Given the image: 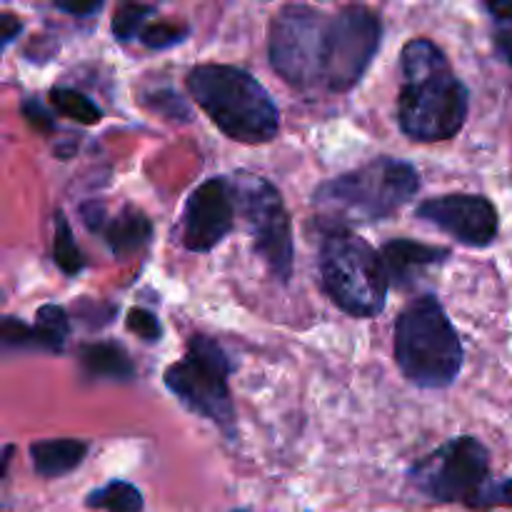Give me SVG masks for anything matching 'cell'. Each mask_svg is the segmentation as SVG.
<instances>
[{"mask_svg": "<svg viewBox=\"0 0 512 512\" xmlns=\"http://www.w3.org/2000/svg\"><path fill=\"white\" fill-rule=\"evenodd\" d=\"M405 85L398 95L403 133L423 143L450 140L468 118V88L450 70L443 50L428 38H413L400 53Z\"/></svg>", "mask_w": 512, "mask_h": 512, "instance_id": "obj_1", "label": "cell"}, {"mask_svg": "<svg viewBox=\"0 0 512 512\" xmlns=\"http://www.w3.org/2000/svg\"><path fill=\"white\" fill-rule=\"evenodd\" d=\"M190 95L228 138L240 143H270L280 130V115L268 90L233 65H198L188 73Z\"/></svg>", "mask_w": 512, "mask_h": 512, "instance_id": "obj_2", "label": "cell"}, {"mask_svg": "<svg viewBox=\"0 0 512 512\" xmlns=\"http://www.w3.org/2000/svg\"><path fill=\"white\" fill-rule=\"evenodd\" d=\"M395 360L405 378L420 388H448L458 378L463 343L433 295L413 300L400 313L395 323Z\"/></svg>", "mask_w": 512, "mask_h": 512, "instance_id": "obj_3", "label": "cell"}, {"mask_svg": "<svg viewBox=\"0 0 512 512\" xmlns=\"http://www.w3.org/2000/svg\"><path fill=\"white\" fill-rule=\"evenodd\" d=\"M323 290L343 313L373 318L388 298V270L383 255L350 230H333L320 245Z\"/></svg>", "mask_w": 512, "mask_h": 512, "instance_id": "obj_4", "label": "cell"}, {"mask_svg": "<svg viewBox=\"0 0 512 512\" xmlns=\"http://www.w3.org/2000/svg\"><path fill=\"white\" fill-rule=\"evenodd\" d=\"M420 188L418 170L395 158H375L368 165L338 175L315 190V203L343 218L375 223L398 213Z\"/></svg>", "mask_w": 512, "mask_h": 512, "instance_id": "obj_5", "label": "cell"}, {"mask_svg": "<svg viewBox=\"0 0 512 512\" xmlns=\"http://www.w3.org/2000/svg\"><path fill=\"white\" fill-rule=\"evenodd\" d=\"M230 363L223 348L208 335H195L185 348L183 360L165 370V388L188 410L213 420L233 438L235 408L230 400Z\"/></svg>", "mask_w": 512, "mask_h": 512, "instance_id": "obj_6", "label": "cell"}, {"mask_svg": "<svg viewBox=\"0 0 512 512\" xmlns=\"http://www.w3.org/2000/svg\"><path fill=\"white\" fill-rule=\"evenodd\" d=\"M383 38V23L373 10L348 5L328 13L320 48V83L323 93H345L368 70Z\"/></svg>", "mask_w": 512, "mask_h": 512, "instance_id": "obj_7", "label": "cell"}, {"mask_svg": "<svg viewBox=\"0 0 512 512\" xmlns=\"http://www.w3.org/2000/svg\"><path fill=\"white\" fill-rule=\"evenodd\" d=\"M328 13L310 5H285L270 23L268 53L275 73L300 93H323L320 48Z\"/></svg>", "mask_w": 512, "mask_h": 512, "instance_id": "obj_8", "label": "cell"}, {"mask_svg": "<svg viewBox=\"0 0 512 512\" xmlns=\"http://www.w3.org/2000/svg\"><path fill=\"white\" fill-rule=\"evenodd\" d=\"M235 205L253 233L255 250L268 263L280 283L293 275V228L285 210L283 195L263 178L238 175L233 183Z\"/></svg>", "mask_w": 512, "mask_h": 512, "instance_id": "obj_9", "label": "cell"}, {"mask_svg": "<svg viewBox=\"0 0 512 512\" xmlns=\"http://www.w3.org/2000/svg\"><path fill=\"white\" fill-rule=\"evenodd\" d=\"M490 455L480 440L453 438L443 448L420 460L413 470V478L425 495L438 503H465L475 498L480 488L488 483Z\"/></svg>", "mask_w": 512, "mask_h": 512, "instance_id": "obj_10", "label": "cell"}, {"mask_svg": "<svg viewBox=\"0 0 512 512\" xmlns=\"http://www.w3.org/2000/svg\"><path fill=\"white\" fill-rule=\"evenodd\" d=\"M415 215L473 248H485L498 235V210L483 195H440L420 203Z\"/></svg>", "mask_w": 512, "mask_h": 512, "instance_id": "obj_11", "label": "cell"}, {"mask_svg": "<svg viewBox=\"0 0 512 512\" xmlns=\"http://www.w3.org/2000/svg\"><path fill=\"white\" fill-rule=\"evenodd\" d=\"M233 183L225 178H210L190 193L183 210V245L193 253H208L235 223Z\"/></svg>", "mask_w": 512, "mask_h": 512, "instance_id": "obj_12", "label": "cell"}, {"mask_svg": "<svg viewBox=\"0 0 512 512\" xmlns=\"http://www.w3.org/2000/svg\"><path fill=\"white\" fill-rule=\"evenodd\" d=\"M83 218L93 233H103L110 253L118 260L135 255L153 238V225H150L148 215L135 208H125L115 218H105L103 205L88 203L83 205Z\"/></svg>", "mask_w": 512, "mask_h": 512, "instance_id": "obj_13", "label": "cell"}, {"mask_svg": "<svg viewBox=\"0 0 512 512\" xmlns=\"http://www.w3.org/2000/svg\"><path fill=\"white\" fill-rule=\"evenodd\" d=\"M380 255H383L388 278L398 285H410L420 270L443 263L450 253L443 248H433V245L413 243L408 238H395L383 245Z\"/></svg>", "mask_w": 512, "mask_h": 512, "instance_id": "obj_14", "label": "cell"}, {"mask_svg": "<svg viewBox=\"0 0 512 512\" xmlns=\"http://www.w3.org/2000/svg\"><path fill=\"white\" fill-rule=\"evenodd\" d=\"M88 455V443L85 440L60 438V440H40L30 445V458L33 468L40 478H60L68 475L83 463Z\"/></svg>", "mask_w": 512, "mask_h": 512, "instance_id": "obj_15", "label": "cell"}, {"mask_svg": "<svg viewBox=\"0 0 512 512\" xmlns=\"http://www.w3.org/2000/svg\"><path fill=\"white\" fill-rule=\"evenodd\" d=\"M78 358L83 368L95 378L130 380L135 375L133 360L123 348L113 343H88L80 345Z\"/></svg>", "mask_w": 512, "mask_h": 512, "instance_id": "obj_16", "label": "cell"}, {"mask_svg": "<svg viewBox=\"0 0 512 512\" xmlns=\"http://www.w3.org/2000/svg\"><path fill=\"white\" fill-rule=\"evenodd\" d=\"M85 505L105 512H143L145 500L135 485L125 483V480H110L103 488L93 490L85 498Z\"/></svg>", "mask_w": 512, "mask_h": 512, "instance_id": "obj_17", "label": "cell"}, {"mask_svg": "<svg viewBox=\"0 0 512 512\" xmlns=\"http://www.w3.org/2000/svg\"><path fill=\"white\" fill-rule=\"evenodd\" d=\"M35 343L40 350H48V353H63L65 340L70 335V318L60 305H43V308L35 313Z\"/></svg>", "mask_w": 512, "mask_h": 512, "instance_id": "obj_18", "label": "cell"}, {"mask_svg": "<svg viewBox=\"0 0 512 512\" xmlns=\"http://www.w3.org/2000/svg\"><path fill=\"white\" fill-rule=\"evenodd\" d=\"M50 103H53L55 110L65 115L70 120H78L83 125H95L100 118H103V110L83 95L80 90L73 88H53L50 90Z\"/></svg>", "mask_w": 512, "mask_h": 512, "instance_id": "obj_19", "label": "cell"}, {"mask_svg": "<svg viewBox=\"0 0 512 512\" xmlns=\"http://www.w3.org/2000/svg\"><path fill=\"white\" fill-rule=\"evenodd\" d=\"M53 258L55 265L63 270L65 275H78L85 268L83 250L75 245L73 230H70L68 220L63 213L55 215V240H53Z\"/></svg>", "mask_w": 512, "mask_h": 512, "instance_id": "obj_20", "label": "cell"}, {"mask_svg": "<svg viewBox=\"0 0 512 512\" xmlns=\"http://www.w3.org/2000/svg\"><path fill=\"white\" fill-rule=\"evenodd\" d=\"M150 15H155L153 5L125 3V5H120L118 10H115L110 28H113L115 38L123 40V43H128V40H133L135 35L143 33L145 25H148Z\"/></svg>", "mask_w": 512, "mask_h": 512, "instance_id": "obj_21", "label": "cell"}, {"mask_svg": "<svg viewBox=\"0 0 512 512\" xmlns=\"http://www.w3.org/2000/svg\"><path fill=\"white\" fill-rule=\"evenodd\" d=\"M190 28L185 20L178 18H165V20H155V23L145 25V30L140 33V40H143L148 48L153 50H163V48H173V45L183 43L188 38Z\"/></svg>", "mask_w": 512, "mask_h": 512, "instance_id": "obj_22", "label": "cell"}, {"mask_svg": "<svg viewBox=\"0 0 512 512\" xmlns=\"http://www.w3.org/2000/svg\"><path fill=\"white\" fill-rule=\"evenodd\" d=\"M512 508V478L505 480H488L483 488L475 493V498L470 500L468 508H480V510H488V508Z\"/></svg>", "mask_w": 512, "mask_h": 512, "instance_id": "obj_23", "label": "cell"}, {"mask_svg": "<svg viewBox=\"0 0 512 512\" xmlns=\"http://www.w3.org/2000/svg\"><path fill=\"white\" fill-rule=\"evenodd\" d=\"M125 323H128L130 333H135L138 338H143L145 343H158L160 335H163V328H160V320L155 318L150 310L145 308H133L125 315Z\"/></svg>", "mask_w": 512, "mask_h": 512, "instance_id": "obj_24", "label": "cell"}, {"mask_svg": "<svg viewBox=\"0 0 512 512\" xmlns=\"http://www.w3.org/2000/svg\"><path fill=\"white\" fill-rule=\"evenodd\" d=\"M0 338L8 348H38L35 343V330L30 325H25L23 320L18 318H3V325H0Z\"/></svg>", "mask_w": 512, "mask_h": 512, "instance_id": "obj_25", "label": "cell"}, {"mask_svg": "<svg viewBox=\"0 0 512 512\" xmlns=\"http://www.w3.org/2000/svg\"><path fill=\"white\" fill-rule=\"evenodd\" d=\"M20 113H23L25 120H28L35 130H40V133H53L55 130V123L53 118H50V113L35 98L25 100V103L20 105Z\"/></svg>", "mask_w": 512, "mask_h": 512, "instance_id": "obj_26", "label": "cell"}, {"mask_svg": "<svg viewBox=\"0 0 512 512\" xmlns=\"http://www.w3.org/2000/svg\"><path fill=\"white\" fill-rule=\"evenodd\" d=\"M55 8L63 10V13L68 15H75V18H85V15H93L98 13L100 8H103V3L100 0H78V3H68V0H63V3H55Z\"/></svg>", "mask_w": 512, "mask_h": 512, "instance_id": "obj_27", "label": "cell"}, {"mask_svg": "<svg viewBox=\"0 0 512 512\" xmlns=\"http://www.w3.org/2000/svg\"><path fill=\"white\" fill-rule=\"evenodd\" d=\"M0 28H3V45H10L15 40V35L23 30V20L13 13L0 15Z\"/></svg>", "mask_w": 512, "mask_h": 512, "instance_id": "obj_28", "label": "cell"}, {"mask_svg": "<svg viewBox=\"0 0 512 512\" xmlns=\"http://www.w3.org/2000/svg\"><path fill=\"white\" fill-rule=\"evenodd\" d=\"M495 48H498V53L508 60L512 68V30H503V33L495 35Z\"/></svg>", "mask_w": 512, "mask_h": 512, "instance_id": "obj_29", "label": "cell"}, {"mask_svg": "<svg viewBox=\"0 0 512 512\" xmlns=\"http://www.w3.org/2000/svg\"><path fill=\"white\" fill-rule=\"evenodd\" d=\"M485 10L498 20H512V3H485Z\"/></svg>", "mask_w": 512, "mask_h": 512, "instance_id": "obj_30", "label": "cell"}, {"mask_svg": "<svg viewBox=\"0 0 512 512\" xmlns=\"http://www.w3.org/2000/svg\"><path fill=\"white\" fill-rule=\"evenodd\" d=\"M10 455H13V445H5L3 450V475L8 473V465H10Z\"/></svg>", "mask_w": 512, "mask_h": 512, "instance_id": "obj_31", "label": "cell"}, {"mask_svg": "<svg viewBox=\"0 0 512 512\" xmlns=\"http://www.w3.org/2000/svg\"><path fill=\"white\" fill-rule=\"evenodd\" d=\"M233 512H248V510H233Z\"/></svg>", "mask_w": 512, "mask_h": 512, "instance_id": "obj_32", "label": "cell"}]
</instances>
